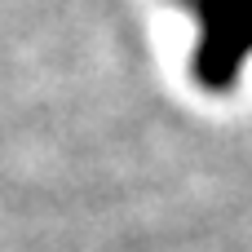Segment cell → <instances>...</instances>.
<instances>
[{"mask_svg":"<svg viewBox=\"0 0 252 252\" xmlns=\"http://www.w3.org/2000/svg\"><path fill=\"white\" fill-rule=\"evenodd\" d=\"M199 40H195V84L208 93H230L244 62L252 58V0H186Z\"/></svg>","mask_w":252,"mask_h":252,"instance_id":"cell-1","label":"cell"}]
</instances>
